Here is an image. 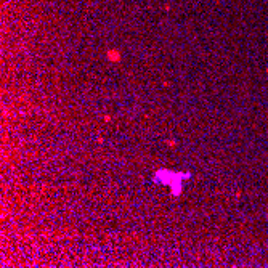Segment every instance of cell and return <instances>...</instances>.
Instances as JSON below:
<instances>
[{
  "label": "cell",
  "mask_w": 268,
  "mask_h": 268,
  "mask_svg": "<svg viewBox=\"0 0 268 268\" xmlns=\"http://www.w3.org/2000/svg\"><path fill=\"white\" fill-rule=\"evenodd\" d=\"M108 58H109L111 61H119V60H121V55H119L117 50H109V52H108Z\"/></svg>",
  "instance_id": "cell-1"
}]
</instances>
